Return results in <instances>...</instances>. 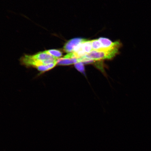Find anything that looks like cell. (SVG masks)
<instances>
[{"label": "cell", "instance_id": "5b68a950", "mask_svg": "<svg viewBox=\"0 0 151 151\" xmlns=\"http://www.w3.org/2000/svg\"><path fill=\"white\" fill-rule=\"evenodd\" d=\"M99 40L101 42L102 46L103 48L101 50L110 48L111 47L114 46L115 44V42H112L110 40L106 38L100 37L99 39Z\"/></svg>", "mask_w": 151, "mask_h": 151}, {"label": "cell", "instance_id": "52a82bcc", "mask_svg": "<svg viewBox=\"0 0 151 151\" xmlns=\"http://www.w3.org/2000/svg\"><path fill=\"white\" fill-rule=\"evenodd\" d=\"M47 53L57 58H59L62 55V53L60 50L52 49L45 51Z\"/></svg>", "mask_w": 151, "mask_h": 151}, {"label": "cell", "instance_id": "6da1fadb", "mask_svg": "<svg viewBox=\"0 0 151 151\" xmlns=\"http://www.w3.org/2000/svg\"><path fill=\"white\" fill-rule=\"evenodd\" d=\"M58 59L47 53L44 51L32 55H24L20 58V61L22 65L26 67L37 69L41 66L57 62Z\"/></svg>", "mask_w": 151, "mask_h": 151}, {"label": "cell", "instance_id": "ba28073f", "mask_svg": "<svg viewBox=\"0 0 151 151\" xmlns=\"http://www.w3.org/2000/svg\"><path fill=\"white\" fill-rule=\"evenodd\" d=\"M93 50H99L102 48V46L99 39L91 41Z\"/></svg>", "mask_w": 151, "mask_h": 151}, {"label": "cell", "instance_id": "3957f363", "mask_svg": "<svg viewBox=\"0 0 151 151\" xmlns=\"http://www.w3.org/2000/svg\"><path fill=\"white\" fill-rule=\"evenodd\" d=\"M86 40L77 38L70 40L65 43L63 47L64 50L65 52H72L76 47L81 43Z\"/></svg>", "mask_w": 151, "mask_h": 151}, {"label": "cell", "instance_id": "8992f818", "mask_svg": "<svg viewBox=\"0 0 151 151\" xmlns=\"http://www.w3.org/2000/svg\"><path fill=\"white\" fill-rule=\"evenodd\" d=\"M82 50L86 54L93 50L91 41L86 40L82 43L81 44Z\"/></svg>", "mask_w": 151, "mask_h": 151}, {"label": "cell", "instance_id": "277c9868", "mask_svg": "<svg viewBox=\"0 0 151 151\" xmlns=\"http://www.w3.org/2000/svg\"><path fill=\"white\" fill-rule=\"evenodd\" d=\"M78 58H59L57 60V65H67L75 64L78 62Z\"/></svg>", "mask_w": 151, "mask_h": 151}, {"label": "cell", "instance_id": "9c48e42d", "mask_svg": "<svg viewBox=\"0 0 151 151\" xmlns=\"http://www.w3.org/2000/svg\"><path fill=\"white\" fill-rule=\"evenodd\" d=\"M75 66L77 70L80 72L85 73V69L84 64L82 62H78L75 64Z\"/></svg>", "mask_w": 151, "mask_h": 151}, {"label": "cell", "instance_id": "7a4b0ae2", "mask_svg": "<svg viewBox=\"0 0 151 151\" xmlns=\"http://www.w3.org/2000/svg\"><path fill=\"white\" fill-rule=\"evenodd\" d=\"M121 45L120 42L116 41L114 46L110 48L100 50H92L83 57L90 58L95 61L112 59L118 53L119 49Z\"/></svg>", "mask_w": 151, "mask_h": 151}]
</instances>
